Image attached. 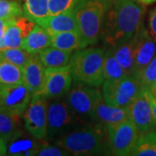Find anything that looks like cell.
<instances>
[{
  "label": "cell",
  "mask_w": 156,
  "mask_h": 156,
  "mask_svg": "<svg viewBox=\"0 0 156 156\" xmlns=\"http://www.w3.org/2000/svg\"><path fill=\"white\" fill-rule=\"evenodd\" d=\"M35 139L37 138L31 139L20 130L6 142L7 154L11 155H36L42 145H39Z\"/></svg>",
  "instance_id": "cell-18"
},
{
  "label": "cell",
  "mask_w": 156,
  "mask_h": 156,
  "mask_svg": "<svg viewBox=\"0 0 156 156\" xmlns=\"http://www.w3.org/2000/svg\"><path fill=\"white\" fill-rule=\"evenodd\" d=\"M7 154V144L5 140L0 139V156Z\"/></svg>",
  "instance_id": "cell-36"
},
{
  "label": "cell",
  "mask_w": 156,
  "mask_h": 156,
  "mask_svg": "<svg viewBox=\"0 0 156 156\" xmlns=\"http://www.w3.org/2000/svg\"><path fill=\"white\" fill-rule=\"evenodd\" d=\"M32 94L25 84L0 83V111L23 115L30 102Z\"/></svg>",
  "instance_id": "cell-9"
},
{
  "label": "cell",
  "mask_w": 156,
  "mask_h": 156,
  "mask_svg": "<svg viewBox=\"0 0 156 156\" xmlns=\"http://www.w3.org/2000/svg\"><path fill=\"white\" fill-rule=\"evenodd\" d=\"M144 9L133 0H113L101 35L112 47L133 37L141 26Z\"/></svg>",
  "instance_id": "cell-1"
},
{
  "label": "cell",
  "mask_w": 156,
  "mask_h": 156,
  "mask_svg": "<svg viewBox=\"0 0 156 156\" xmlns=\"http://www.w3.org/2000/svg\"><path fill=\"white\" fill-rule=\"evenodd\" d=\"M136 1H138V2L143 4V5H150V4H153V3L156 2V0H136Z\"/></svg>",
  "instance_id": "cell-37"
},
{
  "label": "cell",
  "mask_w": 156,
  "mask_h": 156,
  "mask_svg": "<svg viewBox=\"0 0 156 156\" xmlns=\"http://www.w3.org/2000/svg\"><path fill=\"white\" fill-rule=\"evenodd\" d=\"M36 23L24 16L11 18L5 36L6 48H22L24 40L32 31Z\"/></svg>",
  "instance_id": "cell-16"
},
{
  "label": "cell",
  "mask_w": 156,
  "mask_h": 156,
  "mask_svg": "<svg viewBox=\"0 0 156 156\" xmlns=\"http://www.w3.org/2000/svg\"><path fill=\"white\" fill-rule=\"evenodd\" d=\"M143 89H150L156 83V55L138 75Z\"/></svg>",
  "instance_id": "cell-30"
},
{
  "label": "cell",
  "mask_w": 156,
  "mask_h": 156,
  "mask_svg": "<svg viewBox=\"0 0 156 156\" xmlns=\"http://www.w3.org/2000/svg\"><path fill=\"white\" fill-rule=\"evenodd\" d=\"M77 118L68 105L66 100L53 99L48 105L47 136L55 137L66 133L76 122Z\"/></svg>",
  "instance_id": "cell-10"
},
{
  "label": "cell",
  "mask_w": 156,
  "mask_h": 156,
  "mask_svg": "<svg viewBox=\"0 0 156 156\" xmlns=\"http://www.w3.org/2000/svg\"><path fill=\"white\" fill-rule=\"evenodd\" d=\"M149 90H150L151 92H152V93H153V94H154V95L156 96V83H155V84H154V86H153V87H152V88L149 89Z\"/></svg>",
  "instance_id": "cell-38"
},
{
  "label": "cell",
  "mask_w": 156,
  "mask_h": 156,
  "mask_svg": "<svg viewBox=\"0 0 156 156\" xmlns=\"http://www.w3.org/2000/svg\"><path fill=\"white\" fill-rule=\"evenodd\" d=\"M142 90L143 87L137 76H126L118 80L104 81L101 94L110 106L129 107Z\"/></svg>",
  "instance_id": "cell-5"
},
{
  "label": "cell",
  "mask_w": 156,
  "mask_h": 156,
  "mask_svg": "<svg viewBox=\"0 0 156 156\" xmlns=\"http://www.w3.org/2000/svg\"><path fill=\"white\" fill-rule=\"evenodd\" d=\"M23 83V68L7 61L0 62V83L18 84Z\"/></svg>",
  "instance_id": "cell-27"
},
{
  "label": "cell",
  "mask_w": 156,
  "mask_h": 156,
  "mask_svg": "<svg viewBox=\"0 0 156 156\" xmlns=\"http://www.w3.org/2000/svg\"><path fill=\"white\" fill-rule=\"evenodd\" d=\"M50 0H23V16L35 22L39 18L50 15Z\"/></svg>",
  "instance_id": "cell-25"
},
{
  "label": "cell",
  "mask_w": 156,
  "mask_h": 156,
  "mask_svg": "<svg viewBox=\"0 0 156 156\" xmlns=\"http://www.w3.org/2000/svg\"><path fill=\"white\" fill-rule=\"evenodd\" d=\"M105 127L93 125L63 134L57 145L75 155H98L112 153Z\"/></svg>",
  "instance_id": "cell-2"
},
{
  "label": "cell",
  "mask_w": 156,
  "mask_h": 156,
  "mask_svg": "<svg viewBox=\"0 0 156 156\" xmlns=\"http://www.w3.org/2000/svg\"><path fill=\"white\" fill-rule=\"evenodd\" d=\"M105 51L97 48L77 50L71 56L69 67L74 82L100 87L104 82L103 63Z\"/></svg>",
  "instance_id": "cell-4"
},
{
  "label": "cell",
  "mask_w": 156,
  "mask_h": 156,
  "mask_svg": "<svg viewBox=\"0 0 156 156\" xmlns=\"http://www.w3.org/2000/svg\"><path fill=\"white\" fill-rule=\"evenodd\" d=\"M103 76L104 81H113L124 77L127 75L123 68L121 66L115 56L113 48L105 52L103 63Z\"/></svg>",
  "instance_id": "cell-24"
},
{
  "label": "cell",
  "mask_w": 156,
  "mask_h": 156,
  "mask_svg": "<svg viewBox=\"0 0 156 156\" xmlns=\"http://www.w3.org/2000/svg\"><path fill=\"white\" fill-rule=\"evenodd\" d=\"M50 46H51L50 33L46 29L36 23L32 31L24 40L22 48L32 55H37Z\"/></svg>",
  "instance_id": "cell-19"
},
{
  "label": "cell",
  "mask_w": 156,
  "mask_h": 156,
  "mask_svg": "<svg viewBox=\"0 0 156 156\" xmlns=\"http://www.w3.org/2000/svg\"><path fill=\"white\" fill-rule=\"evenodd\" d=\"M129 118L134 122L140 134L156 129L153 108L146 89H143L129 106Z\"/></svg>",
  "instance_id": "cell-12"
},
{
  "label": "cell",
  "mask_w": 156,
  "mask_h": 156,
  "mask_svg": "<svg viewBox=\"0 0 156 156\" xmlns=\"http://www.w3.org/2000/svg\"><path fill=\"white\" fill-rule=\"evenodd\" d=\"M148 31L156 42V7L149 13L148 18Z\"/></svg>",
  "instance_id": "cell-34"
},
{
  "label": "cell",
  "mask_w": 156,
  "mask_h": 156,
  "mask_svg": "<svg viewBox=\"0 0 156 156\" xmlns=\"http://www.w3.org/2000/svg\"><path fill=\"white\" fill-rule=\"evenodd\" d=\"M35 23L46 29L50 34L78 30L76 8L56 15H48L36 20Z\"/></svg>",
  "instance_id": "cell-14"
},
{
  "label": "cell",
  "mask_w": 156,
  "mask_h": 156,
  "mask_svg": "<svg viewBox=\"0 0 156 156\" xmlns=\"http://www.w3.org/2000/svg\"><path fill=\"white\" fill-rule=\"evenodd\" d=\"M117 61L128 76H135L134 44L132 39L112 47Z\"/></svg>",
  "instance_id": "cell-21"
},
{
  "label": "cell",
  "mask_w": 156,
  "mask_h": 156,
  "mask_svg": "<svg viewBox=\"0 0 156 156\" xmlns=\"http://www.w3.org/2000/svg\"><path fill=\"white\" fill-rule=\"evenodd\" d=\"M112 153L115 155H131L139 137V132L130 118L106 126Z\"/></svg>",
  "instance_id": "cell-7"
},
{
  "label": "cell",
  "mask_w": 156,
  "mask_h": 156,
  "mask_svg": "<svg viewBox=\"0 0 156 156\" xmlns=\"http://www.w3.org/2000/svg\"><path fill=\"white\" fill-rule=\"evenodd\" d=\"M147 95H148V97H149V99H150L152 108H153V113H154V121H155L156 125V96L151 92L149 89H147Z\"/></svg>",
  "instance_id": "cell-35"
},
{
  "label": "cell",
  "mask_w": 156,
  "mask_h": 156,
  "mask_svg": "<svg viewBox=\"0 0 156 156\" xmlns=\"http://www.w3.org/2000/svg\"><path fill=\"white\" fill-rule=\"evenodd\" d=\"M102 94L96 87L74 82L65 100L76 118L91 119L93 111Z\"/></svg>",
  "instance_id": "cell-6"
},
{
  "label": "cell",
  "mask_w": 156,
  "mask_h": 156,
  "mask_svg": "<svg viewBox=\"0 0 156 156\" xmlns=\"http://www.w3.org/2000/svg\"><path fill=\"white\" fill-rule=\"evenodd\" d=\"M23 16V7L16 0H0V18L11 19Z\"/></svg>",
  "instance_id": "cell-29"
},
{
  "label": "cell",
  "mask_w": 156,
  "mask_h": 156,
  "mask_svg": "<svg viewBox=\"0 0 156 156\" xmlns=\"http://www.w3.org/2000/svg\"><path fill=\"white\" fill-rule=\"evenodd\" d=\"M20 115L0 111V139L6 142L17 134L20 129Z\"/></svg>",
  "instance_id": "cell-26"
},
{
  "label": "cell",
  "mask_w": 156,
  "mask_h": 156,
  "mask_svg": "<svg viewBox=\"0 0 156 156\" xmlns=\"http://www.w3.org/2000/svg\"><path fill=\"white\" fill-rule=\"evenodd\" d=\"M131 39L134 44L135 76H138L140 71L155 56L156 42L152 37L148 30L143 25L140 27Z\"/></svg>",
  "instance_id": "cell-13"
},
{
  "label": "cell",
  "mask_w": 156,
  "mask_h": 156,
  "mask_svg": "<svg viewBox=\"0 0 156 156\" xmlns=\"http://www.w3.org/2000/svg\"><path fill=\"white\" fill-rule=\"evenodd\" d=\"M11 19H4L0 18V50H4L7 49L5 42V36L6 29L9 24Z\"/></svg>",
  "instance_id": "cell-33"
},
{
  "label": "cell",
  "mask_w": 156,
  "mask_h": 156,
  "mask_svg": "<svg viewBox=\"0 0 156 156\" xmlns=\"http://www.w3.org/2000/svg\"><path fill=\"white\" fill-rule=\"evenodd\" d=\"M32 56V54L23 48H7L0 50V62L7 61L23 68Z\"/></svg>",
  "instance_id": "cell-28"
},
{
  "label": "cell",
  "mask_w": 156,
  "mask_h": 156,
  "mask_svg": "<svg viewBox=\"0 0 156 156\" xmlns=\"http://www.w3.org/2000/svg\"><path fill=\"white\" fill-rule=\"evenodd\" d=\"M73 76L70 67L45 68L44 79L37 94L44 95L48 99L61 98L66 95L72 87Z\"/></svg>",
  "instance_id": "cell-11"
},
{
  "label": "cell",
  "mask_w": 156,
  "mask_h": 156,
  "mask_svg": "<svg viewBox=\"0 0 156 156\" xmlns=\"http://www.w3.org/2000/svg\"><path fill=\"white\" fill-rule=\"evenodd\" d=\"M69 152L60 146H41L36 155L41 156H62L69 155Z\"/></svg>",
  "instance_id": "cell-32"
},
{
  "label": "cell",
  "mask_w": 156,
  "mask_h": 156,
  "mask_svg": "<svg viewBox=\"0 0 156 156\" xmlns=\"http://www.w3.org/2000/svg\"><path fill=\"white\" fill-rule=\"evenodd\" d=\"M45 67L40 61L38 56L33 55L23 68V83L25 84L32 95L38 93L44 79Z\"/></svg>",
  "instance_id": "cell-17"
},
{
  "label": "cell",
  "mask_w": 156,
  "mask_h": 156,
  "mask_svg": "<svg viewBox=\"0 0 156 156\" xmlns=\"http://www.w3.org/2000/svg\"><path fill=\"white\" fill-rule=\"evenodd\" d=\"M48 98L41 94H34L27 109L23 113L24 127L31 136L42 140L47 136Z\"/></svg>",
  "instance_id": "cell-8"
},
{
  "label": "cell",
  "mask_w": 156,
  "mask_h": 156,
  "mask_svg": "<svg viewBox=\"0 0 156 156\" xmlns=\"http://www.w3.org/2000/svg\"><path fill=\"white\" fill-rule=\"evenodd\" d=\"M51 46L68 51L81 49V37L78 30L51 33Z\"/></svg>",
  "instance_id": "cell-22"
},
{
  "label": "cell",
  "mask_w": 156,
  "mask_h": 156,
  "mask_svg": "<svg viewBox=\"0 0 156 156\" xmlns=\"http://www.w3.org/2000/svg\"><path fill=\"white\" fill-rule=\"evenodd\" d=\"M80 0H50V15H56L61 12L75 9Z\"/></svg>",
  "instance_id": "cell-31"
},
{
  "label": "cell",
  "mask_w": 156,
  "mask_h": 156,
  "mask_svg": "<svg viewBox=\"0 0 156 156\" xmlns=\"http://www.w3.org/2000/svg\"><path fill=\"white\" fill-rule=\"evenodd\" d=\"M129 118V107L110 106L101 97L96 103L91 121L96 125L106 128L107 125L119 122Z\"/></svg>",
  "instance_id": "cell-15"
},
{
  "label": "cell",
  "mask_w": 156,
  "mask_h": 156,
  "mask_svg": "<svg viewBox=\"0 0 156 156\" xmlns=\"http://www.w3.org/2000/svg\"><path fill=\"white\" fill-rule=\"evenodd\" d=\"M37 56L45 68H61L69 65L72 52L50 46Z\"/></svg>",
  "instance_id": "cell-20"
},
{
  "label": "cell",
  "mask_w": 156,
  "mask_h": 156,
  "mask_svg": "<svg viewBox=\"0 0 156 156\" xmlns=\"http://www.w3.org/2000/svg\"><path fill=\"white\" fill-rule=\"evenodd\" d=\"M112 0H80L76 7L81 49L95 44Z\"/></svg>",
  "instance_id": "cell-3"
},
{
  "label": "cell",
  "mask_w": 156,
  "mask_h": 156,
  "mask_svg": "<svg viewBox=\"0 0 156 156\" xmlns=\"http://www.w3.org/2000/svg\"><path fill=\"white\" fill-rule=\"evenodd\" d=\"M131 155L156 156V129L140 134Z\"/></svg>",
  "instance_id": "cell-23"
}]
</instances>
